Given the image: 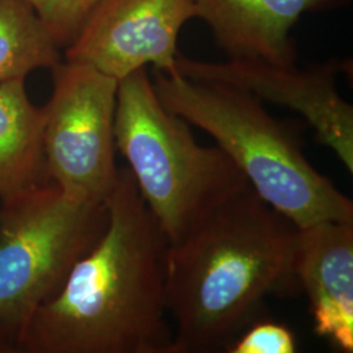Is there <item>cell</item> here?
<instances>
[{"label":"cell","instance_id":"obj_1","mask_svg":"<svg viewBox=\"0 0 353 353\" xmlns=\"http://www.w3.org/2000/svg\"><path fill=\"white\" fill-rule=\"evenodd\" d=\"M108 224L38 306L13 341L23 353H172L165 255L168 240L121 168L105 201Z\"/></svg>","mask_w":353,"mask_h":353},{"label":"cell","instance_id":"obj_2","mask_svg":"<svg viewBox=\"0 0 353 353\" xmlns=\"http://www.w3.org/2000/svg\"><path fill=\"white\" fill-rule=\"evenodd\" d=\"M297 242L299 228L246 185L168 243L172 353L224 352L268 296L300 290Z\"/></svg>","mask_w":353,"mask_h":353},{"label":"cell","instance_id":"obj_3","mask_svg":"<svg viewBox=\"0 0 353 353\" xmlns=\"http://www.w3.org/2000/svg\"><path fill=\"white\" fill-rule=\"evenodd\" d=\"M165 106L212 137L256 195L297 228L353 221V203L309 163L294 127L241 89L153 71Z\"/></svg>","mask_w":353,"mask_h":353},{"label":"cell","instance_id":"obj_4","mask_svg":"<svg viewBox=\"0 0 353 353\" xmlns=\"http://www.w3.org/2000/svg\"><path fill=\"white\" fill-rule=\"evenodd\" d=\"M114 140L168 243L249 185L227 153L201 145L159 99L147 68L118 83Z\"/></svg>","mask_w":353,"mask_h":353},{"label":"cell","instance_id":"obj_5","mask_svg":"<svg viewBox=\"0 0 353 353\" xmlns=\"http://www.w3.org/2000/svg\"><path fill=\"white\" fill-rule=\"evenodd\" d=\"M106 224L105 203L72 202L51 182L0 204V334L7 351Z\"/></svg>","mask_w":353,"mask_h":353},{"label":"cell","instance_id":"obj_6","mask_svg":"<svg viewBox=\"0 0 353 353\" xmlns=\"http://www.w3.org/2000/svg\"><path fill=\"white\" fill-rule=\"evenodd\" d=\"M45 108L49 182L72 202L105 203L117 183L114 117L118 80L87 64L59 62Z\"/></svg>","mask_w":353,"mask_h":353},{"label":"cell","instance_id":"obj_7","mask_svg":"<svg viewBox=\"0 0 353 353\" xmlns=\"http://www.w3.org/2000/svg\"><path fill=\"white\" fill-rule=\"evenodd\" d=\"M341 62L328 61L307 70L255 58H228L224 62L198 61L179 55L176 74L191 80L224 84L245 90L300 114L345 169L353 172V108L338 90Z\"/></svg>","mask_w":353,"mask_h":353},{"label":"cell","instance_id":"obj_8","mask_svg":"<svg viewBox=\"0 0 353 353\" xmlns=\"http://www.w3.org/2000/svg\"><path fill=\"white\" fill-rule=\"evenodd\" d=\"M191 19H196L195 0H100L64 58L118 81L150 65L176 74L178 38Z\"/></svg>","mask_w":353,"mask_h":353},{"label":"cell","instance_id":"obj_9","mask_svg":"<svg viewBox=\"0 0 353 353\" xmlns=\"http://www.w3.org/2000/svg\"><path fill=\"white\" fill-rule=\"evenodd\" d=\"M296 278L305 290L314 332L353 352V221L299 228Z\"/></svg>","mask_w":353,"mask_h":353},{"label":"cell","instance_id":"obj_10","mask_svg":"<svg viewBox=\"0 0 353 353\" xmlns=\"http://www.w3.org/2000/svg\"><path fill=\"white\" fill-rule=\"evenodd\" d=\"M350 0H195L196 19L210 28L228 58L296 64L293 28L306 13L339 8Z\"/></svg>","mask_w":353,"mask_h":353},{"label":"cell","instance_id":"obj_11","mask_svg":"<svg viewBox=\"0 0 353 353\" xmlns=\"http://www.w3.org/2000/svg\"><path fill=\"white\" fill-rule=\"evenodd\" d=\"M24 81L0 84V204L49 182L43 160L45 108L30 102Z\"/></svg>","mask_w":353,"mask_h":353},{"label":"cell","instance_id":"obj_12","mask_svg":"<svg viewBox=\"0 0 353 353\" xmlns=\"http://www.w3.org/2000/svg\"><path fill=\"white\" fill-rule=\"evenodd\" d=\"M61 46L24 0H0V84L54 68Z\"/></svg>","mask_w":353,"mask_h":353},{"label":"cell","instance_id":"obj_13","mask_svg":"<svg viewBox=\"0 0 353 353\" xmlns=\"http://www.w3.org/2000/svg\"><path fill=\"white\" fill-rule=\"evenodd\" d=\"M61 48H67L100 0H24Z\"/></svg>","mask_w":353,"mask_h":353},{"label":"cell","instance_id":"obj_14","mask_svg":"<svg viewBox=\"0 0 353 353\" xmlns=\"http://www.w3.org/2000/svg\"><path fill=\"white\" fill-rule=\"evenodd\" d=\"M227 353H294L297 338L288 326L258 319L230 341Z\"/></svg>","mask_w":353,"mask_h":353},{"label":"cell","instance_id":"obj_15","mask_svg":"<svg viewBox=\"0 0 353 353\" xmlns=\"http://www.w3.org/2000/svg\"><path fill=\"white\" fill-rule=\"evenodd\" d=\"M0 351H7V347H6V343L1 338V334H0Z\"/></svg>","mask_w":353,"mask_h":353}]
</instances>
